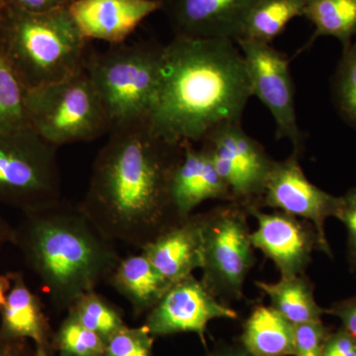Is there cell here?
Segmentation results:
<instances>
[{
	"instance_id": "35",
	"label": "cell",
	"mask_w": 356,
	"mask_h": 356,
	"mask_svg": "<svg viewBox=\"0 0 356 356\" xmlns=\"http://www.w3.org/2000/svg\"><path fill=\"white\" fill-rule=\"evenodd\" d=\"M13 227L4 218L0 216V254L6 243H13Z\"/></svg>"
},
{
	"instance_id": "25",
	"label": "cell",
	"mask_w": 356,
	"mask_h": 356,
	"mask_svg": "<svg viewBox=\"0 0 356 356\" xmlns=\"http://www.w3.org/2000/svg\"><path fill=\"white\" fill-rule=\"evenodd\" d=\"M67 313L79 324L105 339L125 325L118 309L95 290L81 295Z\"/></svg>"
},
{
	"instance_id": "17",
	"label": "cell",
	"mask_w": 356,
	"mask_h": 356,
	"mask_svg": "<svg viewBox=\"0 0 356 356\" xmlns=\"http://www.w3.org/2000/svg\"><path fill=\"white\" fill-rule=\"evenodd\" d=\"M166 280L175 284L203 266L201 214H192L140 250Z\"/></svg>"
},
{
	"instance_id": "33",
	"label": "cell",
	"mask_w": 356,
	"mask_h": 356,
	"mask_svg": "<svg viewBox=\"0 0 356 356\" xmlns=\"http://www.w3.org/2000/svg\"><path fill=\"white\" fill-rule=\"evenodd\" d=\"M7 6L30 11V13H46L54 9L69 7L74 0H4Z\"/></svg>"
},
{
	"instance_id": "29",
	"label": "cell",
	"mask_w": 356,
	"mask_h": 356,
	"mask_svg": "<svg viewBox=\"0 0 356 356\" xmlns=\"http://www.w3.org/2000/svg\"><path fill=\"white\" fill-rule=\"evenodd\" d=\"M330 334L322 321L294 325V356H323Z\"/></svg>"
},
{
	"instance_id": "1",
	"label": "cell",
	"mask_w": 356,
	"mask_h": 356,
	"mask_svg": "<svg viewBox=\"0 0 356 356\" xmlns=\"http://www.w3.org/2000/svg\"><path fill=\"white\" fill-rule=\"evenodd\" d=\"M109 135L79 205L110 241L140 250L184 220L170 193L184 147L159 137L149 121Z\"/></svg>"
},
{
	"instance_id": "18",
	"label": "cell",
	"mask_w": 356,
	"mask_h": 356,
	"mask_svg": "<svg viewBox=\"0 0 356 356\" xmlns=\"http://www.w3.org/2000/svg\"><path fill=\"white\" fill-rule=\"evenodd\" d=\"M11 287L0 309V334L11 339H31L35 346H48L50 327L41 301L26 284L24 276L10 273Z\"/></svg>"
},
{
	"instance_id": "6",
	"label": "cell",
	"mask_w": 356,
	"mask_h": 356,
	"mask_svg": "<svg viewBox=\"0 0 356 356\" xmlns=\"http://www.w3.org/2000/svg\"><path fill=\"white\" fill-rule=\"evenodd\" d=\"M30 127L54 147L90 142L110 133L106 113L86 69L74 76L28 89Z\"/></svg>"
},
{
	"instance_id": "36",
	"label": "cell",
	"mask_w": 356,
	"mask_h": 356,
	"mask_svg": "<svg viewBox=\"0 0 356 356\" xmlns=\"http://www.w3.org/2000/svg\"><path fill=\"white\" fill-rule=\"evenodd\" d=\"M208 356H252L243 348L242 344L238 346H227L213 351Z\"/></svg>"
},
{
	"instance_id": "28",
	"label": "cell",
	"mask_w": 356,
	"mask_h": 356,
	"mask_svg": "<svg viewBox=\"0 0 356 356\" xmlns=\"http://www.w3.org/2000/svg\"><path fill=\"white\" fill-rule=\"evenodd\" d=\"M154 337L145 325H125L106 339L105 356H153Z\"/></svg>"
},
{
	"instance_id": "26",
	"label": "cell",
	"mask_w": 356,
	"mask_h": 356,
	"mask_svg": "<svg viewBox=\"0 0 356 356\" xmlns=\"http://www.w3.org/2000/svg\"><path fill=\"white\" fill-rule=\"evenodd\" d=\"M58 356H105L106 339L67 315L55 337Z\"/></svg>"
},
{
	"instance_id": "21",
	"label": "cell",
	"mask_w": 356,
	"mask_h": 356,
	"mask_svg": "<svg viewBox=\"0 0 356 356\" xmlns=\"http://www.w3.org/2000/svg\"><path fill=\"white\" fill-rule=\"evenodd\" d=\"M257 287L270 299L271 307L292 325L322 321L325 314L315 299L314 285L304 274L281 277L277 282L255 281Z\"/></svg>"
},
{
	"instance_id": "23",
	"label": "cell",
	"mask_w": 356,
	"mask_h": 356,
	"mask_svg": "<svg viewBox=\"0 0 356 356\" xmlns=\"http://www.w3.org/2000/svg\"><path fill=\"white\" fill-rule=\"evenodd\" d=\"M306 0H257L243 22L238 40L271 44L290 21L304 15Z\"/></svg>"
},
{
	"instance_id": "19",
	"label": "cell",
	"mask_w": 356,
	"mask_h": 356,
	"mask_svg": "<svg viewBox=\"0 0 356 356\" xmlns=\"http://www.w3.org/2000/svg\"><path fill=\"white\" fill-rule=\"evenodd\" d=\"M108 281L128 300L136 316L149 313L172 285L142 252L121 259Z\"/></svg>"
},
{
	"instance_id": "39",
	"label": "cell",
	"mask_w": 356,
	"mask_h": 356,
	"mask_svg": "<svg viewBox=\"0 0 356 356\" xmlns=\"http://www.w3.org/2000/svg\"><path fill=\"white\" fill-rule=\"evenodd\" d=\"M6 1L4 0H0V18H1L2 13H3L4 8H6Z\"/></svg>"
},
{
	"instance_id": "10",
	"label": "cell",
	"mask_w": 356,
	"mask_h": 356,
	"mask_svg": "<svg viewBox=\"0 0 356 356\" xmlns=\"http://www.w3.org/2000/svg\"><path fill=\"white\" fill-rule=\"evenodd\" d=\"M236 43L243 53L252 96H257L273 115L276 139L289 140L293 152L302 154L305 135L297 122L295 86L286 54L271 44L248 40Z\"/></svg>"
},
{
	"instance_id": "30",
	"label": "cell",
	"mask_w": 356,
	"mask_h": 356,
	"mask_svg": "<svg viewBox=\"0 0 356 356\" xmlns=\"http://www.w3.org/2000/svg\"><path fill=\"white\" fill-rule=\"evenodd\" d=\"M334 217L343 222L348 231V261L356 273V188L339 197Z\"/></svg>"
},
{
	"instance_id": "38",
	"label": "cell",
	"mask_w": 356,
	"mask_h": 356,
	"mask_svg": "<svg viewBox=\"0 0 356 356\" xmlns=\"http://www.w3.org/2000/svg\"><path fill=\"white\" fill-rule=\"evenodd\" d=\"M34 356H50L49 355L47 348L43 346H36V350H35Z\"/></svg>"
},
{
	"instance_id": "20",
	"label": "cell",
	"mask_w": 356,
	"mask_h": 356,
	"mask_svg": "<svg viewBox=\"0 0 356 356\" xmlns=\"http://www.w3.org/2000/svg\"><path fill=\"white\" fill-rule=\"evenodd\" d=\"M241 344L252 356H294V325L271 306H255L243 325Z\"/></svg>"
},
{
	"instance_id": "31",
	"label": "cell",
	"mask_w": 356,
	"mask_h": 356,
	"mask_svg": "<svg viewBox=\"0 0 356 356\" xmlns=\"http://www.w3.org/2000/svg\"><path fill=\"white\" fill-rule=\"evenodd\" d=\"M323 356H356V339L341 330L330 334L325 344Z\"/></svg>"
},
{
	"instance_id": "24",
	"label": "cell",
	"mask_w": 356,
	"mask_h": 356,
	"mask_svg": "<svg viewBox=\"0 0 356 356\" xmlns=\"http://www.w3.org/2000/svg\"><path fill=\"white\" fill-rule=\"evenodd\" d=\"M26 93L27 89L0 51V132L31 128Z\"/></svg>"
},
{
	"instance_id": "12",
	"label": "cell",
	"mask_w": 356,
	"mask_h": 356,
	"mask_svg": "<svg viewBox=\"0 0 356 356\" xmlns=\"http://www.w3.org/2000/svg\"><path fill=\"white\" fill-rule=\"evenodd\" d=\"M216 318L236 320L238 314L191 274L170 286L147 313L145 325L154 337L193 332L207 346V327Z\"/></svg>"
},
{
	"instance_id": "5",
	"label": "cell",
	"mask_w": 356,
	"mask_h": 356,
	"mask_svg": "<svg viewBox=\"0 0 356 356\" xmlns=\"http://www.w3.org/2000/svg\"><path fill=\"white\" fill-rule=\"evenodd\" d=\"M163 49V44L145 41L89 51L84 69L99 96L110 132L149 120L158 93Z\"/></svg>"
},
{
	"instance_id": "15",
	"label": "cell",
	"mask_w": 356,
	"mask_h": 356,
	"mask_svg": "<svg viewBox=\"0 0 356 356\" xmlns=\"http://www.w3.org/2000/svg\"><path fill=\"white\" fill-rule=\"evenodd\" d=\"M161 6V0H74L69 10L84 38L119 44Z\"/></svg>"
},
{
	"instance_id": "7",
	"label": "cell",
	"mask_w": 356,
	"mask_h": 356,
	"mask_svg": "<svg viewBox=\"0 0 356 356\" xmlns=\"http://www.w3.org/2000/svg\"><path fill=\"white\" fill-rule=\"evenodd\" d=\"M241 204L224 202L201 214L204 286L222 303L243 298V284L257 262L248 222Z\"/></svg>"
},
{
	"instance_id": "32",
	"label": "cell",
	"mask_w": 356,
	"mask_h": 356,
	"mask_svg": "<svg viewBox=\"0 0 356 356\" xmlns=\"http://www.w3.org/2000/svg\"><path fill=\"white\" fill-rule=\"evenodd\" d=\"M325 314L339 318L344 331L356 339V298L341 302L331 309H325Z\"/></svg>"
},
{
	"instance_id": "9",
	"label": "cell",
	"mask_w": 356,
	"mask_h": 356,
	"mask_svg": "<svg viewBox=\"0 0 356 356\" xmlns=\"http://www.w3.org/2000/svg\"><path fill=\"white\" fill-rule=\"evenodd\" d=\"M200 144L228 185L233 202L245 208L261 207L274 159L261 144L243 131L242 122L217 126Z\"/></svg>"
},
{
	"instance_id": "2",
	"label": "cell",
	"mask_w": 356,
	"mask_h": 356,
	"mask_svg": "<svg viewBox=\"0 0 356 356\" xmlns=\"http://www.w3.org/2000/svg\"><path fill=\"white\" fill-rule=\"evenodd\" d=\"M250 96L236 42L175 36L163 46L158 93L147 121L163 140L195 144L221 124L242 122Z\"/></svg>"
},
{
	"instance_id": "13",
	"label": "cell",
	"mask_w": 356,
	"mask_h": 356,
	"mask_svg": "<svg viewBox=\"0 0 356 356\" xmlns=\"http://www.w3.org/2000/svg\"><path fill=\"white\" fill-rule=\"evenodd\" d=\"M245 209L257 220V229L250 236L254 248L273 262L281 277L305 273L314 250H321L313 224L282 211L264 212L255 206Z\"/></svg>"
},
{
	"instance_id": "27",
	"label": "cell",
	"mask_w": 356,
	"mask_h": 356,
	"mask_svg": "<svg viewBox=\"0 0 356 356\" xmlns=\"http://www.w3.org/2000/svg\"><path fill=\"white\" fill-rule=\"evenodd\" d=\"M334 97L343 120L356 129V40L343 51L334 79Z\"/></svg>"
},
{
	"instance_id": "4",
	"label": "cell",
	"mask_w": 356,
	"mask_h": 356,
	"mask_svg": "<svg viewBox=\"0 0 356 356\" xmlns=\"http://www.w3.org/2000/svg\"><path fill=\"white\" fill-rule=\"evenodd\" d=\"M0 51L27 90L81 72L89 53L69 7L30 13L7 4L0 18Z\"/></svg>"
},
{
	"instance_id": "11",
	"label": "cell",
	"mask_w": 356,
	"mask_h": 356,
	"mask_svg": "<svg viewBox=\"0 0 356 356\" xmlns=\"http://www.w3.org/2000/svg\"><path fill=\"white\" fill-rule=\"evenodd\" d=\"M301 154L294 153L283 161H274L262 196L261 207L282 211L315 227L321 250L332 257L325 236V220L334 217L339 197L312 184L300 165Z\"/></svg>"
},
{
	"instance_id": "3",
	"label": "cell",
	"mask_w": 356,
	"mask_h": 356,
	"mask_svg": "<svg viewBox=\"0 0 356 356\" xmlns=\"http://www.w3.org/2000/svg\"><path fill=\"white\" fill-rule=\"evenodd\" d=\"M13 243L58 310H69L81 295L95 291L121 261L114 243L81 205L63 199L23 213Z\"/></svg>"
},
{
	"instance_id": "37",
	"label": "cell",
	"mask_w": 356,
	"mask_h": 356,
	"mask_svg": "<svg viewBox=\"0 0 356 356\" xmlns=\"http://www.w3.org/2000/svg\"><path fill=\"white\" fill-rule=\"evenodd\" d=\"M10 287V273L6 274V275H0V309L6 303L7 294H8Z\"/></svg>"
},
{
	"instance_id": "34",
	"label": "cell",
	"mask_w": 356,
	"mask_h": 356,
	"mask_svg": "<svg viewBox=\"0 0 356 356\" xmlns=\"http://www.w3.org/2000/svg\"><path fill=\"white\" fill-rule=\"evenodd\" d=\"M27 339H11L0 334V356H29Z\"/></svg>"
},
{
	"instance_id": "22",
	"label": "cell",
	"mask_w": 356,
	"mask_h": 356,
	"mask_svg": "<svg viewBox=\"0 0 356 356\" xmlns=\"http://www.w3.org/2000/svg\"><path fill=\"white\" fill-rule=\"evenodd\" d=\"M315 27L304 50L320 37L339 40L346 51L356 36V0H306L304 15Z\"/></svg>"
},
{
	"instance_id": "8",
	"label": "cell",
	"mask_w": 356,
	"mask_h": 356,
	"mask_svg": "<svg viewBox=\"0 0 356 356\" xmlns=\"http://www.w3.org/2000/svg\"><path fill=\"white\" fill-rule=\"evenodd\" d=\"M57 149L32 128L0 132V204L25 213L63 199Z\"/></svg>"
},
{
	"instance_id": "14",
	"label": "cell",
	"mask_w": 356,
	"mask_h": 356,
	"mask_svg": "<svg viewBox=\"0 0 356 356\" xmlns=\"http://www.w3.org/2000/svg\"><path fill=\"white\" fill-rule=\"evenodd\" d=\"M257 0H161L175 36L236 42Z\"/></svg>"
},
{
	"instance_id": "16",
	"label": "cell",
	"mask_w": 356,
	"mask_h": 356,
	"mask_svg": "<svg viewBox=\"0 0 356 356\" xmlns=\"http://www.w3.org/2000/svg\"><path fill=\"white\" fill-rule=\"evenodd\" d=\"M184 154L173 172L170 193L173 205L181 219L208 200L231 202V191L218 172L210 154L193 143H182Z\"/></svg>"
}]
</instances>
